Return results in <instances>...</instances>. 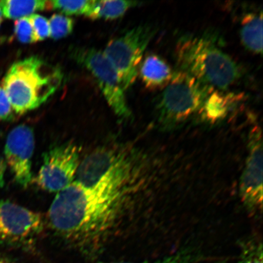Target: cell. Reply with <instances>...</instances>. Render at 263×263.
Segmentation results:
<instances>
[{
  "mask_svg": "<svg viewBox=\"0 0 263 263\" xmlns=\"http://www.w3.org/2000/svg\"><path fill=\"white\" fill-rule=\"evenodd\" d=\"M2 16H3L2 13L1 11V9H0V24H1V22L2 21Z\"/></svg>",
  "mask_w": 263,
  "mask_h": 263,
  "instance_id": "25",
  "label": "cell"
},
{
  "mask_svg": "<svg viewBox=\"0 0 263 263\" xmlns=\"http://www.w3.org/2000/svg\"><path fill=\"white\" fill-rule=\"evenodd\" d=\"M63 80L58 68L38 57L15 62L3 82V88L16 114L37 108L57 91Z\"/></svg>",
  "mask_w": 263,
  "mask_h": 263,
  "instance_id": "3",
  "label": "cell"
},
{
  "mask_svg": "<svg viewBox=\"0 0 263 263\" xmlns=\"http://www.w3.org/2000/svg\"><path fill=\"white\" fill-rule=\"evenodd\" d=\"M145 87L156 90L167 86L172 81L174 72L168 64L156 54H151L140 64L139 71Z\"/></svg>",
  "mask_w": 263,
  "mask_h": 263,
  "instance_id": "11",
  "label": "cell"
},
{
  "mask_svg": "<svg viewBox=\"0 0 263 263\" xmlns=\"http://www.w3.org/2000/svg\"><path fill=\"white\" fill-rule=\"evenodd\" d=\"M29 17L37 42L44 41L49 37L50 29H49V21L47 18L37 14L29 16Z\"/></svg>",
  "mask_w": 263,
  "mask_h": 263,
  "instance_id": "20",
  "label": "cell"
},
{
  "mask_svg": "<svg viewBox=\"0 0 263 263\" xmlns=\"http://www.w3.org/2000/svg\"><path fill=\"white\" fill-rule=\"evenodd\" d=\"M9 98L3 87H0V120H11L14 115Z\"/></svg>",
  "mask_w": 263,
  "mask_h": 263,
  "instance_id": "22",
  "label": "cell"
},
{
  "mask_svg": "<svg viewBox=\"0 0 263 263\" xmlns=\"http://www.w3.org/2000/svg\"><path fill=\"white\" fill-rule=\"evenodd\" d=\"M238 98L239 95L213 89L206 98L199 114L207 122H218L226 117L232 105Z\"/></svg>",
  "mask_w": 263,
  "mask_h": 263,
  "instance_id": "12",
  "label": "cell"
},
{
  "mask_svg": "<svg viewBox=\"0 0 263 263\" xmlns=\"http://www.w3.org/2000/svg\"><path fill=\"white\" fill-rule=\"evenodd\" d=\"M51 8L50 3L44 0H3L0 2L2 15L10 19L29 16L37 11Z\"/></svg>",
  "mask_w": 263,
  "mask_h": 263,
  "instance_id": "15",
  "label": "cell"
},
{
  "mask_svg": "<svg viewBox=\"0 0 263 263\" xmlns=\"http://www.w3.org/2000/svg\"><path fill=\"white\" fill-rule=\"evenodd\" d=\"M0 263H14L0 255Z\"/></svg>",
  "mask_w": 263,
  "mask_h": 263,
  "instance_id": "24",
  "label": "cell"
},
{
  "mask_svg": "<svg viewBox=\"0 0 263 263\" xmlns=\"http://www.w3.org/2000/svg\"><path fill=\"white\" fill-rule=\"evenodd\" d=\"M248 156L239 183V195L250 213L262 206V143L260 128H252L248 137Z\"/></svg>",
  "mask_w": 263,
  "mask_h": 263,
  "instance_id": "8",
  "label": "cell"
},
{
  "mask_svg": "<svg viewBox=\"0 0 263 263\" xmlns=\"http://www.w3.org/2000/svg\"><path fill=\"white\" fill-rule=\"evenodd\" d=\"M80 152L74 144L55 146L44 154L43 164L35 178L40 188L60 193L74 182L80 161Z\"/></svg>",
  "mask_w": 263,
  "mask_h": 263,
  "instance_id": "7",
  "label": "cell"
},
{
  "mask_svg": "<svg viewBox=\"0 0 263 263\" xmlns=\"http://www.w3.org/2000/svg\"><path fill=\"white\" fill-rule=\"evenodd\" d=\"M6 163L5 161L0 157V185L4 184V176L6 172Z\"/></svg>",
  "mask_w": 263,
  "mask_h": 263,
  "instance_id": "23",
  "label": "cell"
},
{
  "mask_svg": "<svg viewBox=\"0 0 263 263\" xmlns=\"http://www.w3.org/2000/svg\"><path fill=\"white\" fill-rule=\"evenodd\" d=\"M156 34V28L140 25L111 40L103 52L117 71L124 90L136 80L144 51Z\"/></svg>",
  "mask_w": 263,
  "mask_h": 263,
  "instance_id": "5",
  "label": "cell"
},
{
  "mask_svg": "<svg viewBox=\"0 0 263 263\" xmlns=\"http://www.w3.org/2000/svg\"><path fill=\"white\" fill-rule=\"evenodd\" d=\"M35 147L31 128L19 125L8 134L5 148L6 162L15 182L24 188L32 180V158Z\"/></svg>",
  "mask_w": 263,
  "mask_h": 263,
  "instance_id": "10",
  "label": "cell"
},
{
  "mask_svg": "<svg viewBox=\"0 0 263 263\" xmlns=\"http://www.w3.org/2000/svg\"><path fill=\"white\" fill-rule=\"evenodd\" d=\"M137 5L136 2L123 0H103L91 1L86 14L87 17L93 20L116 19L122 16L128 10Z\"/></svg>",
  "mask_w": 263,
  "mask_h": 263,
  "instance_id": "14",
  "label": "cell"
},
{
  "mask_svg": "<svg viewBox=\"0 0 263 263\" xmlns=\"http://www.w3.org/2000/svg\"><path fill=\"white\" fill-rule=\"evenodd\" d=\"M238 263H262V245L257 239L252 238L241 243V254Z\"/></svg>",
  "mask_w": 263,
  "mask_h": 263,
  "instance_id": "18",
  "label": "cell"
},
{
  "mask_svg": "<svg viewBox=\"0 0 263 263\" xmlns=\"http://www.w3.org/2000/svg\"><path fill=\"white\" fill-rule=\"evenodd\" d=\"M195 261V256L192 252L189 250H183L176 253V254L166 256V257L158 259L154 261H144L140 262H99V263H193Z\"/></svg>",
  "mask_w": 263,
  "mask_h": 263,
  "instance_id": "21",
  "label": "cell"
},
{
  "mask_svg": "<svg viewBox=\"0 0 263 263\" xmlns=\"http://www.w3.org/2000/svg\"><path fill=\"white\" fill-rule=\"evenodd\" d=\"M71 54L78 64L87 68L96 79L104 97L115 114L123 120L132 116L124 90L114 66L103 52L94 48H74Z\"/></svg>",
  "mask_w": 263,
  "mask_h": 263,
  "instance_id": "6",
  "label": "cell"
},
{
  "mask_svg": "<svg viewBox=\"0 0 263 263\" xmlns=\"http://www.w3.org/2000/svg\"><path fill=\"white\" fill-rule=\"evenodd\" d=\"M133 151L126 154L96 183L77 180L58 193L48 213L54 231L82 250L103 245L119 229L141 173Z\"/></svg>",
  "mask_w": 263,
  "mask_h": 263,
  "instance_id": "1",
  "label": "cell"
},
{
  "mask_svg": "<svg viewBox=\"0 0 263 263\" xmlns=\"http://www.w3.org/2000/svg\"><path fill=\"white\" fill-rule=\"evenodd\" d=\"M44 227L40 214L8 200H0V245L25 241L39 234Z\"/></svg>",
  "mask_w": 263,
  "mask_h": 263,
  "instance_id": "9",
  "label": "cell"
},
{
  "mask_svg": "<svg viewBox=\"0 0 263 263\" xmlns=\"http://www.w3.org/2000/svg\"><path fill=\"white\" fill-rule=\"evenodd\" d=\"M215 88L177 70L164 87L156 105L158 123L164 129H172L199 114L207 97Z\"/></svg>",
  "mask_w": 263,
  "mask_h": 263,
  "instance_id": "4",
  "label": "cell"
},
{
  "mask_svg": "<svg viewBox=\"0 0 263 263\" xmlns=\"http://www.w3.org/2000/svg\"><path fill=\"white\" fill-rule=\"evenodd\" d=\"M90 0L82 1H65V0H54L49 2L51 8L58 10L67 15H85L91 4Z\"/></svg>",
  "mask_w": 263,
  "mask_h": 263,
  "instance_id": "17",
  "label": "cell"
},
{
  "mask_svg": "<svg viewBox=\"0 0 263 263\" xmlns=\"http://www.w3.org/2000/svg\"><path fill=\"white\" fill-rule=\"evenodd\" d=\"M176 58L179 71L216 90L224 91L241 77L237 63L209 38L184 36Z\"/></svg>",
  "mask_w": 263,
  "mask_h": 263,
  "instance_id": "2",
  "label": "cell"
},
{
  "mask_svg": "<svg viewBox=\"0 0 263 263\" xmlns=\"http://www.w3.org/2000/svg\"><path fill=\"white\" fill-rule=\"evenodd\" d=\"M49 36L54 40L67 37L73 31V20L67 16L54 14L49 19Z\"/></svg>",
  "mask_w": 263,
  "mask_h": 263,
  "instance_id": "16",
  "label": "cell"
},
{
  "mask_svg": "<svg viewBox=\"0 0 263 263\" xmlns=\"http://www.w3.org/2000/svg\"><path fill=\"white\" fill-rule=\"evenodd\" d=\"M240 38L245 47L255 54L262 52V14L249 13L243 17Z\"/></svg>",
  "mask_w": 263,
  "mask_h": 263,
  "instance_id": "13",
  "label": "cell"
},
{
  "mask_svg": "<svg viewBox=\"0 0 263 263\" xmlns=\"http://www.w3.org/2000/svg\"><path fill=\"white\" fill-rule=\"evenodd\" d=\"M15 34L18 40L23 44H32L37 42L29 16L16 20Z\"/></svg>",
  "mask_w": 263,
  "mask_h": 263,
  "instance_id": "19",
  "label": "cell"
}]
</instances>
